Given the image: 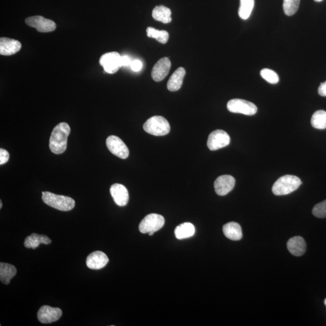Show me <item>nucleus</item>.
Listing matches in <instances>:
<instances>
[{
	"instance_id": "f257e3e1",
	"label": "nucleus",
	"mask_w": 326,
	"mask_h": 326,
	"mask_svg": "<svg viewBox=\"0 0 326 326\" xmlns=\"http://www.w3.org/2000/svg\"><path fill=\"white\" fill-rule=\"evenodd\" d=\"M70 131V126L67 123H61L54 128L49 142V147L52 152L61 154L66 151Z\"/></svg>"
},
{
	"instance_id": "f03ea898",
	"label": "nucleus",
	"mask_w": 326,
	"mask_h": 326,
	"mask_svg": "<svg viewBox=\"0 0 326 326\" xmlns=\"http://www.w3.org/2000/svg\"><path fill=\"white\" fill-rule=\"evenodd\" d=\"M301 181L299 178L294 175H287L279 178L273 186L272 191L275 195L282 196L290 194L299 188Z\"/></svg>"
},
{
	"instance_id": "7ed1b4c3",
	"label": "nucleus",
	"mask_w": 326,
	"mask_h": 326,
	"mask_svg": "<svg viewBox=\"0 0 326 326\" xmlns=\"http://www.w3.org/2000/svg\"><path fill=\"white\" fill-rule=\"evenodd\" d=\"M42 199L45 204L50 207L63 211L72 210L75 206V200L70 197L58 195L48 192L42 193Z\"/></svg>"
},
{
	"instance_id": "20e7f679",
	"label": "nucleus",
	"mask_w": 326,
	"mask_h": 326,
	"mask_svg": "<svg viewBox=\"0 0 326 326\" xmlns=\"http://www.w3.org/2000/svg\"><path fill=\"white\" fill-rule=\"evenodd\" d=\"M144 130L147 133L155 136L167 135L171 130L168 121L162 116H153L144 123Z\"/></svg>"
},
{
	"instance_id": "39448f33",
	"label": "nucleus",
	"mask_w": 326,
	"mask_h": 326,
	"mask_svg": "<svg viewBox=\"0 0 326 326\" xmlns=\"http://www.w3.org/2000/svg\"><path fill=\"white\" fill-rule=\"evenodd\" d=\"M227 109L231 113L242 114L246 116H253L257 112L255 104L247 100L234 98L227 103Z\"/></svg>"
},
{
	"instance_id": "423d86ee",
	"label": "nucleus",
	"mask_w": 326,
	"mask_h": 326,
	"mask_svg": "<svg viewBox=\"0 0 326 326\" xmlns=\"http://www.w3.org/2000/svg\"><path fill=\"white\" fill-rule=\"evenodd\" d=\"M165 225V218L158 214H150L141 221L139 230L141 233H155L160 230Z\"/></svg>"
},
{
	"instance_id": "0eeeda50",
	"label": "nucleus",
	"mask_w": 326,
	"mask_h": 326,
	"mask_svg": "<svg viewBox=\"0 0 326 326\" xmlns=\"http://www.w3.org/2000/svg\"><path fill=\"white\" fill-rule=\"evenodd\" d=\"M122 56L118 52H110L102 55L99 60L100 64L105 72L109 74L116 73L121 69Z\"/></svg>"
},
{
	"instance_id": "6e6552de",
	"label": "nucleus",
	"mask_w": 326,
	"mask_h": 326,
	"mask_svg": "<svg viewBox=\"0 0 326 326\" xmlns=\"http://www.w3.org/2000/svg\"><path fill=\"white\" fill-rule=\"evenodd\" d=\"M25 21L27 25L35 28L39 32H51L57 29L56 24L53 21L42 16L30 17L26 18Z\"/></svg>"
},
{
	"instance_id": "1a4fd4ad",
	"label": "nucleus",
	"mask_w": 326,
	"mask_h": 326,
	"mask_svg": "<svg viewBox=\"0 0 326 326\" xmlns=\"http://www.w3.org/2000/svg\"><path fill=\"white\" fill-rule=\"evenodd\" d=\"M106 144L110 151L120 158H127L130 155L127 145L121 138L115 135H111L107 137Z\"/></svg>"
},
{
	"instance_id": "9d476101",
	"label": "nucleus",
	"mask_w": 326,
	"mask_h": 326,
	"mask_svg": "<svg viewBox=\"0 0 326 326\" xmlns=\"http://www.w3.org/2000/svg\"><path fill=\"white\" fill-rule=\"evenodd\" d=\"M230 143L229 135L226 131L218 130L209 135L207 146L210 150H216L229 145Z\"/></svg>"
},
{
	"instance_id": "9b49d317",
	"label": "nucleus",
	"mask_w": 326,
	"mask_h": 326,
	"mask_svg": "<svg viewBox=\"0 0 326 326\" xmlns=\"http://www.w3.org/2000/svg\"><path fill=\"white\" fill-rule=\"evenodd\" d=\"M62 315V310L58 307H52L45 305L39 309L37 316L41 323L49 324L58 321Z\"/></svg>"
},
{
	"instance_id": "f8f14e48",
	"label": "nucleus",
	"mask_w": 326,
	"mask_h": 326,
	"mask_svg": "<svg viewBox=\"0 0 326 326\" xmlns=\"http://www.w3.org/2000/svg\"><path fill=\"white\" fill-rule=\"evenodd\" d=\"M235 182V178L231 175H222L214 181L215 192L218 195L225 196L233 189Z\"/></svg>"
},
{
	"instance_id": "ddd939ff",
	"label": "nucleus",
	"mask_w": 326,
	"mask_h": 326,
	"mask_svg": "<svg viewBox=\"0 0 326 326\" xmlns=\"http://www.w3.org/2000/svg\"><path fill=\"white\" fill-rule=\"evenodd\" d=\"M171 63L168 58H163L158 61L153 66L151 76L155 82H160L168 76L171 70Z\"/></svg>"
},
{
	"instance_id": "4468645a",
	"label": "nucleus",
	"mask_w": 326,
	"mask_h": 326,
	"mask_svg": "<svg viewBox=\"0 0 326 326\" xmlns=\"http://www.w3.org/2000/svg\"><path fill=\"white\" fill-rule=\"evenodd\" d=\"M109 259L103 252L96 251L91 253L87 258L86 264L89 268L94 270L102 269L108 263Z\"/></svg>"
},
{
	"instance_id": "2eb2a0df",
	"label": "nucleus",
	"mask_w": 326,
	"mask_h": 326,
	"mask_svg": "<svg viewBox=\"0 0 326 326\" xmlns=\"http://www.w3.org/2000/svg\"><path fill=\"white\" fill-rule=\"evenodd\" d=\"M110 193L117 205L124 207L128 204L129 193L127 189L122 184H113L111 187Z\"/></svg>"
},
{
	"instance_id": "dca6fc26",
	"label": "nucleus",
	"mask_w": 326,
	"mask_h": 326,
	"mask_svg": "<svg viewBox=\"0 0 326 326\" xmlns=\"http://www.w3.org/2000/svg\"><path fill=\"white\" fill-rule=\"evenodd\" d=\"M21 46L17 40L2 37L0 39V54L3 56H11L19 51Z\"/></svg>"
},
{
	"instance_id": "f3484780",
	"label": "nucleus",
	"mask_w": 326,
	"mask_h": 326,
	"mask_svg": "<svg viewBox=\"0 0 326 326\" xmlns=\"http://www.w3.org/2000/svg\"><path fill=\"white\" fill-rule=\"evenodd\" d=\"M288 250L295 256H301L305 253L306 244L301 236H295L289 240L287 243Z\"/></svg>"
},
{
	"instance_id": "a211bd4d",
	"label": "nucleus",
	"mask_w": 326,
	"mask_h": 326,
	"mask_svg": "<svg viewBox=\"0 0 326 326\" xmlns=\"http://www.w3.org/2000/svg\"><path fill=\"white\" fill-rule=\"evenodd\" d=\"M186 70L183 67L178 68L169 79L167 88L170 91H177L182 87Z\"/></svg>"
},
{
	"instance_id": "6ab92c4d",
	"label": "nucleus",
	"mask_w": 326,
	"mask_h": 326,
	"mask_svg": "<svg viewBox=\"0 0 326 326\" xmlns=\"http://www.w3.org/2000/svg\"><path fill=\"white\" fill-rule=\"evenodd\" d=\"M223 233L227 238L232 241H238L242 238L241 227L235 222L229 223L224 225Z\"/></svg>"
},
{
	"instance_id": "aec40b11",
	"label": "nucleus",
	"mask_w": 326,
	"mask_h": 326,
	"mask_svg": "<svg viewBox=\"0 0 326 326\" xmlns=\"http://www.w3.org/2000/svg\"><path fill=\"white\" fill-rule=\"evenodd\" d=\"M51 240L45 235H40L33 233L25 239L24 245L27 248L36 249L41 244L48 245L50 244Z\"/></svg>"
},
{
	"instance_id": "412c9836",
	"label": "nucleus",
	"mask_w": 326,
	"mask_h": 326,
	"mask_svg": "<svg viewBox=\"0 0 326 326\" xmlns=\"http://www.w3.org/2000/svg\"><path fill=\"white\" fill-rule=\"evenodd\" d=\"M17 270L12 264L0 263V281L5 285L10 284L11 279L17 275Z\"/></svg>"
},
{
	"instance_id": "4be33fe9",
	"label": "nucleus",
	"mask_w": 326,
	"mask_h": 326,
	"mask_svg": "<svg viewBox=\"0 0 326 326\" xmlns=\"http://www.w3.org/2000/svg\"><path fill=\"white\" fill-rule=\"evenodd\" d=\"M172 12L170 9L164 6H158L153 9L152 11V17L156 21H160L164 24L171 22Z\"/></svg>"
},
{
	"instance_id": "5701e85b",
	"label": "nucleus",
	"mask_w": 326,
	"mask_h": 326,
	"mask_svg": "<svg viewBox=\"0 0 326 326\" xmlns=\"http://www.w3.org/2000/svg\"><path fill=\"white\" fill-rule=\"evenodd\" d=\"M195 228L192 224L185 223L180 224L175 230V235L178 239L191 238L195 235Z\"/></svg>"
},
{
	"instance_id": "b1692460",
	"label": "nucleus",
	"mask_w": 326,
	"mask_h": 326,
	"mask_svg": "<svg viewBox=\"0 0 326 326\" xmlns=\"http://www.w3.org/2000/svg\"><path fill=\"white\" fill-rule=\"evenodd\" d=\"M254 0H241V6L239 9V16L242 20H247L253 11Z\"/></svg>"
},
{
	"instance_id": "393cba45",
	"label": "nucleus",
	"mask_w": 326,
	"mask_h": 326,
	"mask_svg": "<svg viewBox=\"0 0 326 326\" xmlns=\"http://www.w3.org/2000/svg\"><path fill=\"white\" fill-rule=\"evenodd\" d=\"M312 127L317 130H324L326 128V112L319 110L313 114L311 119Z\"/></svg>"
},
{
	"instance_id": "a878e982",
	"label": "nucleus",
	"mask_w": 326,
	"mask_h": 326,
	"mask_svg": "<svg viewBox=\"0 0 326 326\" xmlns=\"http://www.w3.org/2000/svg\"><path fill=\"white\" fill-rule=\"evenodd\" d=\"M146 33L149 38H154L161 44L167 43L169 38V33L166 30H156L151 27H147Z\"/></svg>"
},
{
	"instance_id": "bb28decb",
	"label": "nucleus",
	"mask_w": 326,
	"mask_h": 326,
	"mask_svg": "<svg viewBox=\"0 0 326 326\" xmlns=\"http://www.w3.org/2000/svg\"><path fill=\"white\" fill-rule=\"evenodd\" d=\"M300 0H284V11L288 16L296 13L299 8Z\"/></svg>"
},
{
	"instance_id": "cd10ccee",
	"label": "nucleus",
	"mask_w": 326,
	"mask_h": 326,
	"mask_svg": "<svg viewBox=\"0 0 326 326\" xmlns=\"http://www.w3.org/2000/svg\"><path fill=\"white\" fill-rule=\"evenodd\" d=\"M260 75L261 78L265 80L269 84H276L279 81V77L275 71L268 69H264L261 70Z\"/></svg>"
},
{
	"instance_id": "c85d7f7f",
	"label": "nucleus",
	"mask_w": 326,
	"mask_h": 326,
	"mask_svg": "<svg viewBox=\"0 0 326 326\" xmlns=\"http://www.w3.org/2000/svg\"><path fill=\"white\" fill-rule=\"evenodd\" d=\"M312 214L316 218H326V200L314 206L312 210Z\"/></svg>"
},
{
	"instance_id": "c756f323",
	"label": "nucleus",
	"mask_w": 326,
	"mask_h": 326,
	"mask_svg": "<svg viewBox=\"0 0 326 326\" xmlns=\"http://www.w3.org/2000/svg\"><path fill=\"white\" fill-rule=\"evenodd\" d=\"M9 153L7 150L3 149H0V165H5L9 161Z\"/></svg>"
},
{
	"instance_id": "7c9ffc66",
	"label": "nucleus",
	"mask_w": 326,
	"mask_h": 326,
	"mask_svg": "<svg viewBox=\"0 0 326 326\" xmlns=\"http://www.w3.org/2000/svg\"><path fill=\"white\" fill-rule=\"evenodd\" d=\"M130 66L132 70L134 71V72H139V71L142 69L143 64L140 60H135L132 61Z\"/></svg>"
},
{
	"instance_id": "2f4dec72",
	"label": "nucleus",
	"mask_w": 326,
	"mask_h": 326,
	"mask_svg": "<svg viewBox=\"0 0 326 326\" xmlns=\"http://www.w3.org/2000/svg\"><path fill=\"white\" fill-rule=\"evenodd\" d=\"M122 67L130 66L132 61L130 58L125 55V56H122L121 59Z\"/></svg>"
},
{
	"instance_id": "473e14b6",
	"label": "nucleus",
	"mask_w": 326,
	"mask_h": 326,
	"mask_svg": "<svg viewBox=\"0 0 326 326\" xmlns=\"http://www.w3.org/2000/svg\"><path fill=\"white\" fill-rule=\"evenodd\" d=\"M318 93L320 96L326 97V81L321 83V85L318 88Z\"/></svg>"
},
{
	"instance_id": "72a5a7b5",
	"label": "nucleus",
	"mask_w": 326,
	"mask_h": 326,
	"mask_svg": "<svg viewBox=\"0 0 326 326\" xmlns=\"http://www.w3.org/2000/svg\"><path fill=\"white\" fill-rule=\"evenodd\" d=\"M3 203L2 201H0V208H2Z\"/></svg>"
},
{
	"instance_id": "f704fd0d",
	"label": "nucleus",
	"mask_w": 326,
	"mask_h": 326,
	"mask_svg": "<svg viewBox=\"0 0 326 326\" xmlns=\"http://www.w3.org/2000/svg\"><path fill=\"white\" fill-rule=\"evenodd\" d=\"M148 234H149V236H152L153 235V234H154V233L150 232V233H149Z\"/></svg>"
},
{
	"instance_id": "c9c22d12",
	"label": "nucleus",
	"mask_w": 326,
	"mask_h": 326,
	"mask_svg": "<svg viewBox=\"0 0 326 326\" xmlns=\"http://www.w3.org/2000/svg\"><path fill=\"white\" fill-rule=\"evenodd\" d=\"M316 2H321L322 1V0H314Z\"/></svg>"
},
{
	"instance_id": "e433bc0d",
	"label": "nucleus",
	"mask_w": 326,
	"mask_h": 326,
	"mask_svg": "<svg viewBox=\"0 0 326 326\" xmlns=\"http://www.w3.org/2000/svg\"><path fill=\"white\" fill-rule=\"evenodd\" d=\"M324 304H325V305L326 306V298H325V299L324 300Z\"/></svg>"
}]
</instances>
